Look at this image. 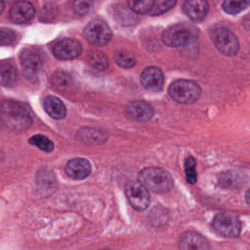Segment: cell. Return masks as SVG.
Wrapping results in <instances>:
<instances>
[{"mask_svg": "<svg viewBox=\"0 0 250 250\" xmlns=\"http://www.w3.org/2000/svg\"><path fill=\"white\" fill-rule=\"evenodd\" d=\"M35 16V8L30 2L21 1L13 5L10 10V19L15 23H24Z\"/></svg>", "mask_w": 250, "mask_h": 250, "instance_id": "cell-13", "label": "cell"}, {"mask_svg": "<svg viewBox=\"0 0 250 250\" xmlns=\"http://www.w3.org/2000/svg\"><path fill=\"white\" fill-rule=\"evenodd\" d=\"M185 14L192 21H200L209 12V4L204 0H188L183 6Z\"/></svg>", "mask_w": 250, "mask_h": 250, "instance_id": "cell-16", "label": "cell"}, {"mask_svg": "<svg viewBox=\"0 0 250 250\" xmlns=\"http://www.w3.org/2000/svg\"><path fill=\"white\" fill-rule=\"evenodd\" d=\"M17 40L16 32L11 28H0V45H12Z\"/></svg>", "mask_w": 250, "mask_h": 250, "instance_id": "cell-29", "label": "cell"}, {"mask_svg": "<svg viewBox=\"0 0 250 250\" xmlns=\"http://www.w3.org/2000/svg\"><path fill=\"white\" fill-rule=\"evenodd\" d=\"M168 93L175 102L183 104H188L195 103L199 99L201 89L194 81L180 79L174 81L169 86Z\"/></svg>", "mask_w": 250, "mask_h": 250, "instance_id": "cell-4", "label": "cell"}, {"mask_svg": "<svg viewBox=\"0 0 250 250\" xmlns=\"http://www.w3.org/2000/svg\"><path fill=\"white\" fill-rule=\"evenodd\" d=\"M212 227L222 235L229 238L237 237L240 233L241 225L237 217L229 214H218L213 222Z\"/></svg>", "mask_w": 250, "mask_h": 250, "instance_id": "cell-8", "label": "cell"}, {"mask_svg": "<svg viewBox=\"0 0 250 250\" xmlns=\"http://www.w3.org/2000/svg\"><path fill=\"white\" fill-rule=\"evenodd\" d=\"M176 1L174 0H161V1H154V4L148 14L151 16H158L167 11H169L172 7L176 5Z\"/></svg>", "mask_w": 250, "mask_h": 250, "instance_id": "cell-27", "label": "cell"}, {"mask_svg": "<svg viewBox=\"0 0 250 250\" xmlns=\"http://www.w3.org/2000/svg\"><path fill=\"white\" fill-rule=\"evenodd\" d=\"M88 62L90 63V65L99 70H104L108 66V61L106 56L100 51L91 52L88 57Z\"/></svg>", "mask_w": 250, "mask_h": 250, "instance_id": "cell-23", "label": "cell"}, {"mask_svg": "<svg viewBox=\"0 0 250 250\" xmlns=\"http://www.w3.org/2000/svg\"><path fill=\"white\" fill-rule=\"evenodd\" d=\"M82 53L80 42L74 39H63L59 41L53 48L54 56L59 60H73Z\"/></svg>", "mask_w": 250, "mask_h": 250, "instance_id": "cell-10", "label": "cell"}, {"mask_svg": "<svg viewBox=\"0 0 250 250\" xmlns=\"http://www.w3.org/2000/svg\"><path fill=\"white\" fill-rule=\"evenodd\" d=\"M37 187L41 191H51L56 186V178L51 170L43 169L40 170L36 178Z\"/></svg>", "mask_w": 250, "mask_h": 250, "instance_id": "cell-21", "label": "cell"}, {"mask_svg": "<svg viewBox=\"0 0 250 250\" xmlns=\"http://www.w3.org/2000/svg\"><path fill=\"white\" fill-rule=\"evenodd\" d=\"M185 171H186V177L187 181L193 185L196 183V171H195V159L191 156H188L185 160Z\"/></svg>", "mask_w": 250, "mask_h": 250, "instance_id": "cell-28", "label": "cell"}, {"mask_svg": "<svg viewBox=\"0 0 250 250\" xmlns=\"http://www.w3.org/2000/svg\"><path fill=\"white\" fill-rule=\"evenodd\" d=\"M18 77L16 67L9 62H0V85L4 87L12 86Z\"/></svg>", "mask_w": 250, "mask_h": 250, "instance_id": "cell-20", "label": "cell"}, {"mask_svg": "<svg viewBox=\"0 0 250 250\" xmlns=\"http://www.w3.org/2000/svg\"><path fill=\"white\" fill-rule=\"evenodd\" d=\"M4 8H5V3L0 0V14H2V12L4 11Z\"/></svg>", "mask_w": 250, "mask_h": 250, "instance_id": "cell-31", "label": "cell"}, {"mask_svg": "<svg viewBox=\"0 0 250 250\" xmlns=\"http://www.w3.org/2000/svg\"><path fill=\"white\" fill-rule=\"evenodd\" d=\"M29 144L36 146L45 152H51L54 149V144L43 135H35L29 139Z\"/></svg>", "mask_w": 250, "mask_h": 250, "instance_id": "cell-25", "label": "cell"}, {"mask_svg": "<svg viewBox=\"0 0 250 250\" xmlns=\"http://www.w3.org/2000/svg\"><path fill=\"white\" fill-rule=\"evenodd\" d=\"M94 3L92 1H84V0H77L73 3V10L76 14H79V15H85L87 14L92 5Z\"/></svg>", "mask_w": 250, "mask_h": 250, "instance_id": "cell-30", "label": "cell"}, {"mask_svg": "<svg viewBox=\"0 0 250 250\" xmlns=\"http://www.w3.org/2000/svg\"><path fill=\"white\" fill-rule=\"evenodd\" d=\"M198 37V30L188 23H177L166 28L162 34L163 42L171 47H185L192 44Z\"/></svg>", "mask_w": 250, "mask_h": 250, "instance_id": "cell-3", "label": "cell"}, {"mask_svg": "<svg viewBox=\"0 0 250 250\" xmlns=\"http://www.w3.org/2000/svg\"><path fill=\"white\" fill-rule=\"evenodd\" d=\"M180 250H210L208 241L198 232L185 231L179 239Z\"/></svg>", "mask_w": 250, "mask_h": 250, "instance_id": "cell-12", "label": "cell"}, {"mask_svg": "<svg viewBox=\"0 0 250 250\" xmlns=\"http://www.w3.org/2000/svg\"><path fill=\"white\" fill-rule=\"evenodd\" d=\"M138 179L141 185L153 192L168 191L173 185L170 173L159 167L144 168L140 171Z\"/></svg>", "mask_w": 250, "mask_h": 250, "instance_id": "cell-2", "label": "cell"}, {"mask_svg": "<svg viewBox=\"0 0 250 250\" xmlns=\"http://www.w3.org/2000/svg\"><path fill=\"white\" fill-rule=\"evenodd\" d=\"M92 171L90 162L87 159L76 157L70 159L65 165L66 174L74 180H83L87 178Z\"/></svg>", "mask_w": 250, "mask_h": 250, "instance_id": "cell-15", "label": "cell"}, {"mask_svg": "<svg viewBox=\"0 0 250 250\" xmlns=\"http://www.w3.org/2000/svg\"><path fill=\"white\" fill-rule=\"evenodd\" d=\"M212 38L217 49L226 56H234L239 50V42L236 36L228 28L219 27L215 29Z\"/></svg>", "mask_w": 250, "mask_h": 250, "instance_id": "cell-6", "label": "cell"}, {"mask_svg": "<svg viewBox=\"0 0 250 250\" xmlns=\"http://www.w3.org/2000/svg\"><path fill=\"white\" fill-rule=\"evenodd\" d=\"M126 111L128 115L137 121H147L154 114L153 107L144 101H134L127 104Z\"/></svg>", "mask_w": 250, "mask_h": 250, "instance_id": "cell-14", "label": "cell"}, {"mask_svg": "<svg viewBox=\"0 0 250 250\" xmlns=\"http://www.w3.org/2000/svg\"><path fill=\"white\" fill-rule=\"evenodd\" d=\"M22 73L27 79L37 78L43 69V62L40 56L33 51H26L21 57Z\"/></svg>", "mask_w": 250, "mask_h": 250, "instance_id": "cell-9", "label": "cell"}, {"mask_svg": "<svg viewBox=\"0 0 250 250\" xmlns=\"http://www.w3.org/2000/svg\"><path fill=\"white\" fill-rule=\"evenodd\" d=\"M218 182L220 186L225 188H238L246 183V178L243 174L228 171L222 173L218 177Z\"/></svg>", "mask_w": 250, "mask_h": 250, "instance_id": "cell-19", "label": "cell"}, {"mask_svg": "<svg viewBox=\"0 0 250 250\" xmlns=\"http://www.w3.org/2000/svg\"><path fill=\"white\" fill-rule=\"evenodd\" d=\"M45 111L54 119H62L66 114V109L63 103L55 96H47L43 101Z\"/></svg>", "mask_w": 250, "mask_h": 250, "instance_id": "cell-17", "label": "cell"}, {"mask_svg": "<svg viewBox=\"0 0 250 250\" xmlns=\"http://www.w3.org/2000/svg\"><path fill=\"white\" fill-rule=\"evenodd\" d=\"M114 61L120 67L123 68H131L136 64L135 56L125 50L117 51L114 55Z\"/></svg>", "mask_w": 250, "mask_h": 250, "instance_id": "cell-22", "label": "cell"}, {"mask_svg": "<svg viewBox=\"0 0 250 250\" xmlns=\"http://www.w3.org/2000/svg\"><path fill=\"white\" fill-rule=\"evenodd\" d=\"M83 35L90 44L103 47L110 41L112 34L109 26L104 21L94 20L85 26Z\"/></svg>", "mask_w": 250, "mask_h": 250, "instance_id": "cell-5", "label": "cell"}, {"mask_svg": "<svg viewBox=\"0 0 250 250\" xmlns=\"http://www.w3.org/2000/svg\"><path fill=\"white\" fill-rule=\"evenodd\" d=\"M52 85L61 93H71L76 88L73 78L64 71H57L52 75Z\"/></svg>", "mask_w": 250, "mask_h": 250, "instance_id": "cell-18", "label": "cell"}, {"mask_svg": "<svg viewBox=\"0 0 250 250\" xmlns=\"http://www.w3.org/2000/svg\"><path fill=\"white\" fill-rule=\"evenodd\" d=\"M0 117L10 129L16 131L25 130L32 123L29 111L22 104L12 101L0 104Z\"/></svg>", "mask_w": 250, "mask_h": 250, "instance_id": "cell-1", "label": "cell"}, {"mask_svg": "<svg viewBox=\"0 0 250 250\" xmlns=\"http://www.w3.org/2000/svg\"><path fill=\"white\" fill-rule=\"evenodd\" d=\"M125 194L131 206L138 210H146L150 201L147 189L137 181H130L125 186Z\"/></svg>", "mask_w": 250, "mask_h": 250, "instance_id": "cell-7", "label": "cell"}, {"mask_svg": "<svg viewBox=\"0 0 250 250\" xmlns=\"http://www.w3.org/2000/svg\"><path fill=\"white\" fill-rule=\"evenodd\" d=\"M154 4V1L152 0H145V1H128L127 5L129 8L137 13V14H146L149 13L152 6Z\"/></svg>", "mask_w": 250, "mask_h": 250, "instance_id": "cell-26", "label": "cell"}, {"mask_svg": "<svg viewBox=\"0 0 250 250\" xmlns=\"http://www.w3.org/2000/svg\"><path fill=\"white\" fill-rule=\"evenodd\" d=\"M248 5H249L248 1L227 0V1L223 2L222 8L226 13H228L229 15H236V14L240 13L241 11H243L245 8H247Z\"/></svg>", "mask_w": 250, "mask_h": 250, "instance_id": "cell-24", "label": "cell"}, {"mask_svg": "<svg viewBox=\"0 0 250 250\" xmlns=\"http://www.w3.org/2000/svg\"><path fill=\"white\" fill-rule=\"evenodd\" d=\"M141 83L148 91H160L164 83V76L161 69L156 66L146 67L141 74Z\"/></svg>", "mask_w": 250, "mask_h": 250, "instance_id": "cell-11", "label": "cell"}]
</instances>
